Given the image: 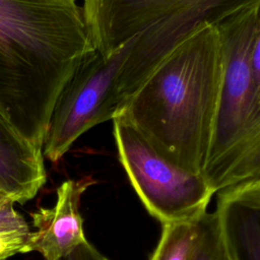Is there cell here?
Wrapping results in <instances>:
<instances>
[{"label": "cell", "instance_id": "obj_1", "mask_svg": "<svg viewBox=\"0 0 260 260\" xmlns=\"http://www.w3.org/2000/svg\"><path fill=\"white\" fill-rule=\"evenodd\" d=\"M94 47L76 0H0V106L43 147L55 104Z\"/></svg>", "mask_w": 260, "mask_h": 260}, {"label": "cell", "instance_id": "obj_2", "mask_svg": "<svg viewBox=\"0 0 260 260\" xmlns=\"http://www.w3.org/2000/svg\"><path fill=\"white\" fill-rule=\"evenodd\" d=\"M221 75L219 34L215 22L204 20L164 56L119 114L162 157L201 175Z\"/></svg>", "mask_w": 260, "mask_h": 260}, {"label": "cell", "instance_id": "obj_3", "mask_svg": "<svg viewBox=\"0 0 260 260\" xmlns=\"http://www.w3.org/2000/svg\"><path fill=\"white\" fill-rule=\"evenodd\" d=\"M222 47V75L214 128L201 170L213 193L260 178V72L250 61L260 37V1L215 22Z\"/></svg>", "mask_w": 260, "mask_h": 260}, {"label": "cell", "instance_id": "obj_4", "mask_svg": "<svg viewBox=\"0 0 260 260\" xmlns=\"http://www.w3.org/2000/svg\"><path fill=\"white\" fill-rule=\"evenodd\" d=\"M112 122L119 160L152 216L161 223L194 221L206 212L214 193L200 174L162 157L123 114Z\"/></svg>", "mask_w": 260, "mask_h": 260}, {"label": "cell", "instance_id": "obj_5", "mask_svg": "<svg viewBox=\"0 0 260 260\" xmlns=\"http://www.w3.org/2000/svg\"><path fill=\"white\" fill-rule=\"evenodd\" d=\"M201 0H83L82 14L94 50L111 56L166 15Z\"/></svg>", "mask_w": 260, "mask_h": 260}, {"label": "cell", "instance_id": "obj_6", "mask_svg": "<svg viewBox=\"0 0 260 260\" xmlns=\"http://www.w3.org/2000/svg\"><path fill=\"white\" fill-rule=\"evenodd\" d=\"M92 183L90 178L67 180L59 186L53 207L30 213L37 230L31 232L26 253L37 251L45 260H58L86 240L79 204L82 193Z\"/></svg>", "mask_w": 260, "mask_h": 260}, {"label": "cell", "instance_id": "obj_7", "mask_svg": "<svg viewBox=\"0 0 260 260\" xmlns=\"http://www.w3.org/2000/svg\"><path fill=\"white\" fill-rule=\"evenodd\" d=\"M45 182L43 147L23 135L0 106V198L24 203Z\"/></svg>", "mask_w": 260, "mask_h": 260}, {"label": "cell", "instance_id": "obj_8", "mask_svg": "<svg viewBox=\"0 0 260 260\" xmlns=\"http://www.w3.org/2000/svg\"><path fill=\"white\" fill-rule=\"evenodd\" d=\"M215 215L232 260H260V178L221 190Z\"/></svg>", "mask_w": 260, "mask_h": 260}, {"label": "cell", "instance_id": "obj_9", "mask_svg": "<svg viewBox=\"0 0 260 260\" xmlns=\"http://www.w3.org/2000/svg\"><path fill=\"white\" fill-rule=\"evenodd\" d=\"M31 231L14 202L0 199V260L17 253H26Z\"/></svg>", "mask_w": 260, "mask_h": 260}, {"label": "cell", "instance_id": "obj_10", "mask_svg": "<svg viewBox=\"0 0 260 260\" xmlns=\"http://www.w3.org/2000/svg\"><path fill=\"white\" fill-rule=\"evenodd\" d=\"M197 220L162 223L160 239L149 260H189L197 234Z\"/></svg>", "mask_w": 260, "mask_h": 260}, {"label": "cell", "instance_id": "obj_11", "mask_svg": "<svg viewBox=\"0 0 260 260\" xmlns=\"http://www.w3.org/2000/svg\"><path fill=\"white\" fill-rule=\"evenodd\" d=\"M189 260H232L218 228L215 212L202 214Z\"/></svg>", "mask_w": 260, "mask_h": 260}, {"label": "cell", "instance_id": "obj_12", "mask_svg": "<svg viewBox=\"0 0 260 260\" xmlns=\"http://www.w3.org/2000/svg\"><path fill=\"white\" fill-rule=\"evenodd\" d=\"M58 260H108L86 240Z\"/></svg>", "mask_w": 260, "mask_h": 260}, {"label": "cell", "instance_id": "obj_13", "mask_svg": "<svg viewBox=\"0 0 260 260\" xmlns=\"http://www.w3.org/2000/svg\"><path fill=\"white\" fill-rule=\"evenodd\" d=\"M0 199H1V198H0Z\"/></svg>", "mask_w": 260, "mask_h": 260}]
</instances>
